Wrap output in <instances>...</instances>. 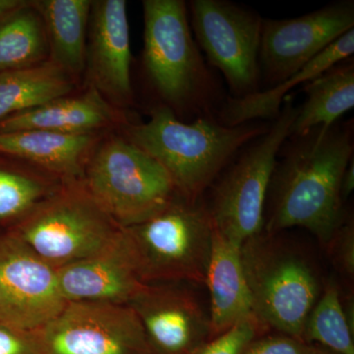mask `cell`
<instances>
[{"instance_id": "cell-16", "label": "cell", "mask_w": 354, "mask_h": 354, "mask_svg": "<svg viewBox=\"0 0 354 354\" xmlns=\"http://www.w3.org/2000/svg\"><path fill=\"white\" fill-rule=\"evenodd\" d=\"M128 122L125 111L115 108L95 88L87 87L0 120V132L39 129L64 134H104L120 131Z\"/></svg>"}, {"instance_id": "cell-15", "label": "cell", "mask_w": 354, "mask_h": 354, "mask_svg": "<svg viewBox=\"0 0 354 354\" xmlns=\"http://www.w3.org/2000/svg\"><path fill=\"white\" fill-rule=\"evenodd\" d=\"M60 295L69 302L127 304L145 283L124 227L109 245L57 270Z\"/></svg>"}, {"instance_id": "cell-12", "label": "cell", "mask_w": 354, "mask_h": 354, "mask_svg": "<svg viewBox=\"0 0 354 354\" xmlns=\"http://www.w3.org/2000/svg\"><path fill=\"white\" fill-rule=\"evenodd\" d=\"M65 304L57 270L12 235L0 234V322L39 330Z\"/></svg>"}, {"instance_id": "cell-8", "label": "cell", "mask_w": 354, "mask_h": 354, "mask_svg": "<svg viewBox=\"0 0 354 354\" xmlns=\"http://www.w3.org/2000/svg\"><path fill=\"white\" fill-rule=\"evenodd\" d=\"M297 111L292 102H286L272 127L258 137L216 187L209 216L214 227L228 241L242 245L260 235L277 157L290 137Z\"/></svg>"}, {"instance_id": "cell-27", "label": "cell", "mask_w": 354, "mask_h": 354, "mask_svg": "<svg viewBox=\"0 0 354 354\" xmlns=\"http://www.w3.org/2000/svg\"><path fill=\"white\" fill-rule=\"evenodd\" d=\"M0 354H44L39 330L0 322Z\"/></svg>"}, {"instance_id": "cell-6", "label": "cell", "mask_w": 354, "mask_h": 354, "mask_svg": "<svg viewBox=\"0 0 354 354\" xmlns=\"http://www.w3.org/2000/svg\"><path fill=\"white\" fill-rule=\"evenodd\" d=\"M143 64L149 80L176 114L202 109L209 74L193 41L185 2L144 0Z\"/></svg>"}, {"instance_id": "cell-3", "label": "cell", "mask_w": 354, "mask_h": 354, "mask_svg": "<svg viewBox=\"0 0 354 354\" xmlns=\"http://www.w3.org/2000/svg\"><path fill=\"white\" fill-rule=\"evenodd\" d=\"M83 183L122 227L148 220L180 195L164 167L118 131L95 146Z\"/></svg>"}, {"instance_id": "cell-1", "label": "cell", "mask_w": 354, "mask_h": 354, "mask_svg": "<svg viewBox=\"0 0 354 354\" xmlns=\"http://www.w3.org/2000/svg\"><path fill=\"white\" fill-rule=\"evenodd\" d=\"M311 133L276 165V195L266 227L270 235L304 227L329 242L341 227L342 180L353 157V130L333 125Z\"/></svg>"}, {"instance_id": "cell-31", "label": "cell", "mask_w": 354, "mask_h": 354, "mask_svg": "<svg viewBox=\"0 0 354 354\" xmlns=\"http://www.w3.org/2000/svg\"><path fill=\"white\" fill-rule=\"evenodd\" d=\"M24 0H0V18L19 7Z\"/></svg>"}, {"instance_id": "cell-23", "label": "cell", "mask_w": 354, "mask_h": 354, "mask_svg": "<svg viewBox=\"0 0 354 354\" xmlns=\"http://www.w3.org/2000/svg\"><path fill=\"white\" fill-rule=\"evenodd\" d=\"M80 88L55 62L0 73V120L38 108Z\"/></svg>"}, {"instance_id": "cell-14", "label": "cell", "mask_w": 354, "mask_h": 354, "mask_svg": "<svg viewBox=\"0 0 354 354\" xmlns=\"http://www.w3.org/2000/svg\"><path fill=\"white\" fill-rule=\"evenodd\" d=\"M138 317L153 354H193L209 335V318L187 291L145 283L127 304Z\"/></svg>"}, {"instance_id": "cell-26", "label": "cell", "mask_w": 354, "mask_h": 354, "mask_svg": "<svg viewBox=\"0 0 354 354\" xmlns=\"http://www.w3.org/2000/svg\"><path fill=\"white\" fill-rule=\"evenodd\" d=\"M262 325L255 316L247 317L216 335L213 341L203 344L193 354H242L256 339Z\"/></svg>"}, {"instance_id": "cell-5", "label": "cell", "mask_w": 354, "mask_h": 354, "mask_svg": "<svg viewBox=\"0 0 354 354\" xmlns=\"http://www.w3.org/2000/svg\"><path fill=\"white\" fill-rule=\"evenodd\" d=\"M122 228L78 180L64 183L8 234L57 270L99 252Z\"/></svg>"}, {"instance_id": "cell-7", "label": "cell", "mask_w": 354, "mask_h": 354, "mask_svg": "<svg viewBox=\"0 0 354 354\" xmlns=\"http://www.w3.org/2000/svg\"><path fill=\"white\" fill-rule=\"evenodd\" d=\"M241 250L253 315L263 327L304 341L319 295L318 279L308 263L260 235L244 242Z\"/></svg>"}, {"instance_id": "cell-25", "label": "cell", "mask_w": 354, "mask_h": 354, "mask_svg": "<svg viewBox=\"0 0 354 354\" xmlns=\"http://www.w3.org/2000/svg\"><path fill=\"white\" fill-rule=\"evenodd\" d=\"M353 329L337 286L330 285L310 312L304 337L339 354H354Z\"/></svg>"}, {"instance_id": "cell-4", "label": "cell", "mask_w": 354, "mask_h": 354, "mask_svg": "<svg viewBox=\"0 0 354 354\" xmlns=\"http://www.w3.org/2000/svg\"><path fill=\"white\" fill-rule=\"evenodd\" d=\"M124 230L144 283H206L214 225L200 199L178 195L155 216Z\"/></svg>"}, {"instance_id": "cell-30", "label": "cell", "mask_w": 354, "mask_h": 354, "mask_svg": "<svg viewBox=\"0 0 354 354\" xmlns=\"http://www.w3.org/2000/svg\"><path fill=\"white\" fill-rule=\"evenodd\" d=\"M354 189V162L353 158L349 162L342 180V197L346 198Z\"/></svg>"}, {"instance_id": "cell-24", "label": "cell", "mask_w": 354, "mask_h": 354, "mask_svg": "<svg viewBox=\"0 0 354 354\" xmlns=\"http://www.w3.org/2000/svg\"><path fill=\"white\" fill-rule=\"evenodd\" d=\"M50 59L43 20L31 0L0 18V73Z\"/></svg>"}, {"instance_id": "cell-2", "label": "cell", "mask_w": 354, "mask_h": 354, "mask_svg": "<svg viewBox=\"0 0 354 354\" xmlns=\"http://www.w3.org/2000/svg\"><path fill=\"white\" fill-rule=\"evenodd\" d=\"M118 132L164 167L181 196L199 200L234 153L266 129L227 127L209 116L185 123L164 104L151 111L147 122L129 121Z\"/></svg>"}, {"instance_id": "cell-13", "label": "cell", "mask_w": 354, "mask_h": 354, "mask_svg": "<svg viewBox=\"0 0 354 354\" xmlns=\"http://www.w3.org/2000/svg\"><path fill=\"white\" fill-rule=\"evenodd\" d=\"M131 60L127 1L92 0L81 88L124 111L133 104Z\"/></svg>"}, {"instance_id": "cell-29", "label": "cell", "mask_w": 354, "mask_h": 354, "mask_svg": "<svg viewBox=\"0 0 354 354\" xmlns=\"http://www.w3.org/2000/svg\"><path fill=\"white\" fill-rule=\"evenodd\" d=\"M339 241L337 243V259L342 269L348 276L354 274V232L353 225L348 223L344 228L339 227L333 239Z\"/></svg>"}, {"instance_id": "cell-18", "label": "cell", "mask_w": 354, "mask_h": 354, "mask_svg": "<svg viewBox=\"0 0 354 354\" xmlns=\"http://www.w3.org/2000/svg\"><path fill=\"white\" fill-rule=\"evenodd\" d=\"M241 249V245L228 241L214 227L205 283L211 297V337H216L239 321L254 316Z\"/></svg>"}, {"instance_id": "cell-20", "label": "cell", "mask_w": 354, "mask_h": 354, "mask_svg": "<svg viewBox=\"0 0 354 354\" xmlns=\"http://www.w3.org/2000/svg\"><path fill=\"white\" fill-rule=\"evenodd\" d=\"M354 53V29L337 39L320 55L285 81L264 92L253 93L232 99L225 104L221 118L223 125L239 127L260 118H277L281 113V102L290 88L306 84L329 70L334 65L348 59Z\"/></svg>"}, {"instance_id": "cell-32", "label": "cell", "mask_w": 354, "mask_h": 354, "mask_svg": "<svg viewBox=\"0 0 354 354\" xmlns=\"http://www.w3.org/2000/svg\"><path fill=\"white\" fill-rule=\"evenodd\" d=\"M319 354V353H318Z\"/></svg>"}, {"instance_id": "cell-10", "label": "cell", "mask_w": 354, "mask_h": 354, "mask_svg": "<svg viewBox=\"0 0 354 354\" xmlns=\"http://www.w3.org/2000/svg\"><path fill=\"white\" fill-rule=\"evenodd\" d=\"M44 354H153L127 304L69 302L39 330Z\"/></svg>"}, {"instance_id": "cell-19", "label": "cell", "mask_w": 354, "mask_h": 354, "mask_svg": "<svg viewBox=\"0 0 354 354\" xmlns=\"http://www.w3.org/2000/svg\"><path fill=\"white\" fill-rule=\"evenodd\" d=\"M44 26L50 60L80 87L92 0H31Z\"/></svg>"}, {"instance_id": "cell-17", "label": "cell", "mask_w": 354, "mask_h": 354, "mask_svg": "<svg viewBox=\"0 0 354 354\" xmlns=\"http://www.w3.org/2000/svg\"><path fill=\"white\" fill-rule=\"evenodd\" d=\"M104 134L30 129L0 132V153L23 160L65 183L83 180L88 158Z\"/></svg>"}, {"instance_id": "cell-11", "label": "cell", "mask_w": 354, "mask_h": 354, "mask_svg": "<svg viewBox=\"0 0 354 354\" xmlns=\"http://www.w3.org/2000/svg\"><path fill=\"white\" fill-rule=\"evenodd\" d=\"M353 1H339L301 17L263 22L259 60L278 85L353 29Z\"/></svg>"}, {"instance_id": "cell-22", "label": "cell", "mask_w": 354, "mask_h": 354, "mask_svg": "<svg viewBox=\"0 0 354 354\" xmlns=\"http://www.w3.org/2000/svg\"><path fill=\"white\" fill-rule=\"evenodd\" d=\"M65 183L0 153V234H8Z\"/></svg>"}, {"instance_id": "cell-28", "label": "cell", "mask_w": 354, "mask_h": 354, "mask_svg": "<svg viewBox=\"0 0 354 354\" xmlns=\"http://www.w3.org/2000/svg\"><path fill=\"white\" fill-rule=\"evenodd\" d=\"M242 354H318L313 346L290 335L254 339Z\"/></svg>"}, {"instance_id": "cell-21", "label": "cell", "mask_w": 354, "mask_h": 354, "mask_svg": "<svg viewBox=\"0 0 354 354\" xmlns=\"http://www.w3.org/2000/svg\"><path fill=\"white\" fill-rule=\"evenodd\" d=\"M306 102L297 109L290 137L306 136L316 129L327 130L354 106V64L348 59L330 67L305 84Z\"/></svg>"}, {"instance_id": "cell-9", "label": "cell", "mask_w": 354, "mask_h": 354, "mask_svg": "<svg viewBox=\"0 0 354 354\" xmlns=\"http://www.w3.org/2000/svg\"><path fill=\"white\" fill-rule=\"evenodd\" d=\"M191 23L209 64L220 70L239 97L257 92L264 20L232 2L193 0Z\"/></svg>"}]
</instances>
